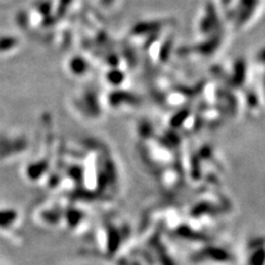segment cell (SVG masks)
Returning a JSON list of instances; mask_svg holds the SVG:
<instances>
[{"label": "cell", "instance_id": "cell-1", "mask_svg": "<svg viewBox=\"0 0 265 265\" xmlns=\"http://www.w3.org/2000/svg\"><path fill=\"white\" fill-rule=\"evenodd\" d=\"M257 4L258 0H240L236 18L238 28L242 27L251 19L257 8Z\"/></svg>", "mask_w": 265, "mask_h": 265}, {"label": "cell", "instance_id": "cell-2", "mask_svg": "<svg viewBox=\"0 0 265 265\" xmlns=\"http://www.w3.org/2000/svg\"><path fill=\"white\" fill-rule=\"evenodd\" d=\"M219 29V20L216 10L212 4H208L206 8V14L200 21V31L204 34L214 32Z\"/></svg>", "mask_w": 265, "mask_h": 265}, {"label": "cell", "instance_id": "cell-3", "mask_svg": "<svg viewBox=\"0 0 265 265\" xmlns=\"http://www.w3.org/2000/svg\"><path fill=\"white\" fill-rule=\"evenodd\" d=\"M221 40H222V31L219 28L218 30H215L211 37L192 48V50L202 54V56H209V54H212L216 49H218L221 43Z\"/></svg>", "mask_w": 265, "mask_h": 265}, {"label": "cell", "instance_id": "cell-4", "mask_svg": "<svg viewBox=\"0 0 265 265\" xmlns=\"http://www.w3.org/2000/svg\"><path fill=\"white\" fill-rule=\"evenodd\" d=\"M162 26H164V23L157 20L142 21L136 23V25L132 27L131 33L134 35H144V34L153 35L157 31H159Z\"/></svg>", "mask_w": 265, "mask_h": 265}, {"label": "cell", "instance_id": "cell-5", "mask_svg": "<svg viewBox=\"0 0 265 265\" xmlns=\"http://www.w3.org/2000/svg\"><path fill=\"white\" fill-rule=\"evenodd\" d=\"M70 69L75 74H83L87 70V63L84 59L75 57L70 61Z\"/></svg>", "mask_w": 265, "mask_h": 265}, {"label": "cell", "instance_id": "cell-6", "mask_svg": "<svg viewBox=\"0 0 265 265\" xmlns=\"http://www.w3.org/2000/svg\"><path fill=\"white\" fill-rule=\"evenodd\" d=\"M244 76H245V62L244 60L239 59L236 63V66H234L233 81L237 84H241L244 81Z\"/></svg>", "mask_w": 265, "mask_h": 265}, {"label": "cell", "instance_id": "cell-7", "mask_svg": "<svg viewBox=\"0 0 265 265\" xmlns=\"http://www.w3.org/2000/svg\"><path fill=\"white\" fill-rule=\"evenodd\" d=\"M18 41L15 38H11V37L0 38V51H8L14 49Z\"/></svg>", "mask_w": 265, "mask_h": 265}, {"label": "cell", "instance_id": "cell-8", "mask_svg": "<svg viewBox=\"0 0 265 265\" xmlns=\"http://www.w3.org/2000/svg\"><path fill=\"white\" fill-rule=\"evenodd\" d=\"M16 219V213L13 211H2L0 212V226L5 227L10 225Z\"/></svg>", "mask_w": 265, "mask_h": 265}, {"label": "cell", "instance_id": "cell-9", "mask_svg": "<svg viewBox=\"0 0 265 265\" xmlns=\"http://www.w3.org/2000/svg\"><path fill=\"white\" fill-rule=\"evenodd\" d=\"M171 48H172V40L171 39L167 40L165 43L162 45L161 49H160V60H161V61H166V60L169 58Z\"/></svg>", "mask_w": 265, "mask_h": 265}, {"label": "cell", "instance_id": "cell-10", "mask_svg": "<svg viewBox=\"0 0 265 265\" xmlns=\"http://www.w3.org/2000/svg\"><path fill=\"white\" fill-rule=\"evenodd\" d=\"M123 77H124V75L117 70L113 71V72H111L110 74H108V79H110V81L114 84H118V83L122 82Z\"/></svg>", "mask_w": 265, "mask_h": 265}, {"label": "cell", "instance_id": "cell-11", "mask_svg": "<svg viewBox=\"0 0 265 265\" xmlns=\"http://www.w3.org/2000/svg\"><path fill=\"white\" fill-rule=\"evenodd\" d=\"M71 3H72V0H60V2H59V7H58L59 14L63 15L66 11V9H68V7H69Z\"/></svg>", "mask_w": 265, "mask_h": 265}, {"label": "cell", "instance_id": "cell-12", "mask_svg": "<svg viewBox=\"0 0 265 265\" xmlns=\"http://www.w3.org/2000/svg\"><path fill=\"white\" fill-rule=\"evenodd\" d=\"M257 59H258V61L265 63V48H263V49L260 52H258Z\"/></svg>", "mask_w": 265, "mask_h": 265}, {"label": "cell", "instance_id": "cell-13", "mask_svg": "<svg viewBox=\"0 0 265 265\" xmlns=\"http://www.w3.org/2000/svg\"><path fill=\"white\" fill-rule=\"evenodd\" d=\"M101 2L104 6H110L114 2V0H101Z\"/></svg>", "mask_w": 265, "mask_h": 265}, {"label": "cell", "instance_id": "cell-14", "mask_svg": "<svg viewBox=\"0 0 265 265\" xmlns=\"http://www.w3.org/2000/svg\"><path fill=\"white\" fill-rule=\"evenodd\" d=\"M222 3H224V5H229V4H230L231 3V0H222Z\"/></svg>", "mask_w": 265, "mask_h": 265}]
</instances>
